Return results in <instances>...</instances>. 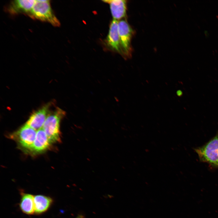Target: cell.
I'll use <instances>...</instances> for the list:
<instances>
[{
    "label": "cell",
    "mask_w": 218,
    "mask_h": 218,
    "mask_svg": "<svg viewBox=\"0 0 218 218\" xmlns=\"http://www.w3.org/2000/svg\"><path fill=\"white\" fill-rule=\"evenodd\" d=\"M65 114V111L58 107L49 113L42 128L51 143L59 140L60 122Z\"/></svg>",
    "instance_id": "obj_1"
},
{
    "label": "cell",
    "mask_w": 218,
    "mask_h": 218,
    "mask_svg": "<svg viewBox=\"0 0 218 218\" xmlns=\"http://www.w3.org/2000/svg\"><path fill=\"white\" fill-rule=\"evenodd\" d=\"M29 17L49 23L59 27L60 23L54 14L49 0H37L33 7Z\"/></svg>",
    "instance_id": "obj_2"
},
{
    "label": "cell",
    "mask_w": 218,
    "mask_h": 218,
    "mask_svg": "<svg viewBox=\"0 0 218 218\" xmlns=\"http://www.w3.org/2000/svg\"><path fill=\"white\" fill-rule=\"evenodd\" d=\"M201 161L218 167V134L204 146L195 149Z\"/></svg>",
    "instance_id": "obj_3"
},
{
    "label": "cell",
    "mask_w": 218,
    "mask_h": 218,
    "mask_svg": "<svg viewBox=\"0 0 218 218\" xmlns=\"http://www.w3.org/2000/svg\"><path fill=\"white\" fill-rule=\"evenodd\" d=\"M118 31L123 55L129 57L131 51V41L133 30L127 21L122 19L118 21Z\"/></svg>",
    "instance_id": "obj_4"
},
{
    "label": "cell",
    "mask_w": 218,
    "mask_h": 218,
    "mask_svg": "<svg viewBox=\"0 0 218 218\" xmlns=\"http://www.w3.org/2000/svg\"><path fill=\"white\" fill-rule=\"evenodd\" d=\"M118 20L113 19L109 26L108 33L105 39V44L109 50L123 55L118 31Z\"/></svg>",
    "instance_id": "obj_5"
},
{
    "label": "cell",
    "mask_w": 218,
    "mask_h": 218,
    "mask_svg": "<svg viewBox=\"0 0 218 218\" xmlns=\"http://www.w3.org/2000/svg\"><path fill=\"white\" fill-rule=\"evenodd\" d=\"M52 104L49 102L34 112L30 116L26 124L37 131L42 127L50 112Z\"/></svg>",
    "instance_id": "obj_6"
},
{
    "label": "cell",
    "mask_w": 218,
    "mask_h": 218,
    "mask_svg": "<svg viewBox=\"0 0 218 218\" xmlns=\"http://www.w3.org/2000/svg\"><path fill=\"white\" fill-rule=\"evenodd\" d=\"M35 2L34 0L13 1L7 5L6 10L11 15L23 14L29 17Z\"/></svg>",
    "instance_id": "obj_7"
},
{
    "label": "cell",
    "mask_w": 218,
    "mask_h": 218,
    "mask_svg": "<svg viewBox=\"0 0 218 218\" xmlns=\"http://www.w3.org/2000/svg\"><path fill=\"white\" fill-rule=\"evenodd\" d=\"M37 131L26 124L16 132L18 141L24 147L31 149L35 139Z\"/></svg>",
    "instance_id": "obj_8"
},
{
    "label": "cell",
    "mask_w": 218,
    "mask_h": 218,
    "mask_svg": "<svg viewBox=\"0 0 218 218\" xmlns=\"http://www.w3.org/2000/svg\"><path fill=\"white\" fill-rule=\"evenodd\" d=\"M108 3L113 19L117 20L125 17L127 10V2L124 0H102Z\"/></svg>",
    "instance_id": "obj_9"
},
{
    "label": "cell",
    "mask_w": 218,
    "mask_h": 218,
    "mask_svg": "<svg viewBox=\"0 0 218 218\" xmlns=\"http://www.w3.org/2000/svg\"><path fill=\"white\" fill-rule=\"evenodd\" d=\"M48 137L42 128L37 131L36 137L31 149L35 152H41L46 150L50 144Z\"/></svg>",
    "instance_id": "obj_10"
},
{
    "label": "cell",
    "mask_w": 218,
    "mask_h": 218,
    "mask_svg": "<svg viewBox=\"0 0 218 218\" xmlns=\"http://www.w3.org/2000/svg\"><path fill=\"white\" fill-rule=\"evenodd\" d=\"M53 200L50 197L38 195L34 196L35 213L40 214L47 211L51 206Z\"/></svg>",
    "instance_id": "obj_11"
},
{
    "label": "cell",
    "mask_w": 218,
    "mask_h": 218,
    "mask_svg": "<svg viewBox=\"0 0 218 218\" xmlns=\"http://www.w3.org/2000/svg\"><path fill=\"white\" fill-rule=\"evenodd\" d=\"M19 206L23 213L28 215L32 214L35 211L34 196L31 194L21 193Z\"/></svg>",
    "instance_id": "obj_12"
},
{
    "label": "cell",
    "mask_w": 218,
    "mask_h": 218,
    "mask_svg": "<svg viewBox=\"0 0 218 218\" xmlns=\"http://www.w3.org/2000/svg\"><path fill=\"white\" fill-rule=\"evenodd\" d=\"M177 95L179 97L181 96L183 94V92L180 90H178L177 91Z\"/></svg>",
    "instance_id": "obj_13"
},
{
    "label": "cell",
    "mask_w": 218,
    "mask_h": 218,
    "mask_svg": "<svg viewBox=\"0 0 218 218\" xmlns=\"http://www.w3.org/2000/svg\"><path fill=\"white\" fill-rule=\"evenodd\" d=\"M76 218H84V216L81 215H78Z\"/></svg>",
    "instance_id": "obj_14"
}]
</instances>
